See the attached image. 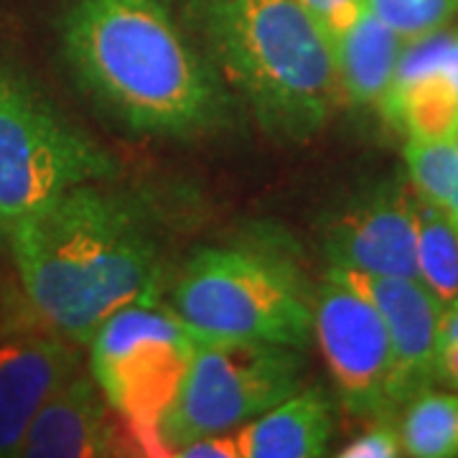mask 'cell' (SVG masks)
<instances>
[{"label":"cell","instance_id":"obj_1","mask_svg":"<svg viewBox=\"0 0 458 458\" xmlns=\"http://www.w3.org/2000/svg\"><path fill=\"white\" fill-rule=\"evenodd\" d=\"M66 64L125 128L199 138L232 120V95L165 0H77L62 23Z\"/></svg>","mask_w":458,"mask_h":458},{"label":"cell","instance_id":"obj_13","mask_svg":"<svg viewBox=\"0 0 458 458\" xmlns=\"http://www.w3.org/2000/svg\"><path fill=\"white\" fill-rule=\"evenodd\" d=\"M334 433V405L324 390H295L237 428L242 458L324 456Z\"/></svg>","mask_w":458,"mask_h":458},{"label":"cell","instance_id":"obj_22","mask_svg":"<svg viewBox=\"0 0 458 458\" xmlns=\"http://www.w3.org/2000/svg\"><path fill=\"white\" fill-rule=\"evenodd\" d=\"M301 3L324 29L328 41L336 38L344 29H349L352 21L361 13V0H301Z\"/></svg>","mask_w":458,"mask_h":458},{"label":"cell","instance_id":"obj_5","mask_svg":"<svg viewBox=\"0 0 458 458\" xmlns=\"http://www.w3.org/2000/svg\"><path fill=\"white\" fill-rule=\"evenodd\" d=\"M89 375L120 415L138 456H165L161 420L191 367L197 339L148 291L107 316L89 339Z\"/></svg>","mask_w":458,"mask_h":458},{"label":"cell","instance_id":"obj_14","mask_svg":"<svg viewBox=\"0 0 458 458\" xmlns=\"http://www.w3.org/2000/svg\"><path fill=\"white\" fill-rule=\"evenodd\" d=\"M403 47L405 41L393 29L361 8L352 26L331 38L344 99L361 107H379L390 92Z\"/></svg>","mask_w":458,"mask_h":458},{"label":"cell","instance_id":"obj_4","mask_svg":"<svg viewBox=\"0 0 458 458\" xmlns=\"http://www.w3.org/2000/svg\"><path fill=\"white\" fill-rule=\"evenodd\" d=\"M168 309L197 342H270L306 349L313 339V306L298 276L252 250H201L176 280Z\"/></svg>","mask_w":458,"mask_h":458},{"label":"cell","instance_id":"obj_9","mask_svg":"<svg viewBox=\"0 0 458 458\" xmlns=\"http://www.w3.org/2000/svg\"><path fill=\"white\" fill-rule=\"evenodd\" d=\"M357 288L382 316L393 344V405H405L438 379V324L443 306L418 278L372 276L328 267Z\"/></svg>","mask_w":458,"mask_h":458},{"label":"cell","instance_id":"obj_2","mask_svg":"<svg viewBox=\"0 0 458 458\" xmlns=\"http://www.w3.org/2000/svg\"><path fill=\"white\" fill-rule=\"evenodd\" d=\"M23 293L38 318L87 344L117 309L150 291L156 240L132 199L82 183L8 225Z\"/></svg>","mask_w":458,"mask_h":458},{"label":"cell","instance_id":"obj_18","mask_svg":"<svg viewBox=\"0 0 458 458\" xmlns=\"http://www.w3.org/2000/svg\"><path fill=\"white\" fill-rule=\"evenodd\" d=\"M412 189L430 204L445 209L458 171V140L454 143H418L408 140L405 146Z\"/></svg>","mask_w":458,"mask_h":458},{"label":"cell","instance_id":"obj_25","mask_svg":"<svg viewBox=\"0 0 458 458\" xmlns=\"http://www.w3.org/2000/svg\"><path fill=\"white\" fill-rule=\"evenodd\" d=\"M445 212H448L451 222H454L458 229V171H456V181H454V189H451V197H448V204H445Z\"/></svg>","mask_w":458,"mask_h":458},{"label":"cell","instance_id":"obj_3","mask_svg":"<svg viewBox=\"0 0 458 458\" xmlns=\"http://www.w3.org/2000/svg\"><path fill=\"white\" fill-rule=\"evenodd\" d=\"M189 16L273 140L306 143L327 128L344 95L331 41L301 0H189Z\"/></svg>","mask_w":458,"mask_h":458},{"label":"cell","instance_id":"obj_7","mask_svg":"<svg viewBox=\"0 0 458 458\" xmlns=\"http://www.w3.org/2000/svg\"><path fill=\"white\" fill-rule=\"evenodd\" d=\"M306 349L270 342H199L176 400L161 420L165 456L247 420L301 390Z\"/></svg>","mask_w":458,"mask_h":458},{"label":"cell","instance_id":"obj_20","mask_svg":"<svg viewBox=\"0 0 458 458\" xmlns=\"http://www.w3.org/2000/svg\"><path fill=\"white\" fill-rule=\"evenodd\" d=\"M403 456V438L400 428H394L390 415L375 418V426L344 445L339 458H397Z\"/></svg>","mask_w":458,"mask_h":458},{"label":"cell","instance_id":"obj_17","mask_svg":"<svg viewBox=\"0 0 458 458\" xmlns=\"http://www.w3.org/2000/svg\"><path fill=\"white\" fill-rule=\"evenodd\" d=\"M400 420L403 454L415 458L458 456V394L430 387L405 403Z\"/></svg>","mask_w":458,"mask_h":458},{"label":"cell","instance_id":"obj_21","mask_svg":"<svg viewBox=\"0 0 458 458\" xmlns=\"http://www.w3.org/2000/svg\"><path fill=\"white\" fill-rule=\"evenodd\" d=\"M438 379L458 393V301L445 306L438 324Z\"/></svg>","mask_w":458,"mask_h":458},{"label":"cell","instance_id":"obj_6","mask_svg":"<svg viewBox=\"0 0 458 458\" xmlns=\"http://www.w3.org/2000/svg\"><path fill=\"white\" fill-rule=\"evenodd\" d=\"M117 161L13 69L0 66V222L8 227L64 191L113 179Z\"/></svg>","mask_w":458,"mask_h":458},{"label":"cell","instance_id":"obj_24","mask_svg":"<svg viewBox=\"0 0 458 458\" xmlns=\"http://www.w3.org/2000/svg\"><path fill=\"white\" fill-rule=\"evenodd\" d=\"M443 72L451 77V82L456 84L458 89V33H454V41H451V49H448V56H445Z\"/></svg>","mask_w":458,"mask_h":458},{"label":"cell","instance_id":"obj_11","mask_svg":"<svg viewBox=\"0 0 458 458\" xmlns=\"http://www.w3.org/2000/svg\"><path fill=\"white\" fill-rule=\"evenodd\" d=\"M138 456L120 415L110 408L92 375H74L36 412L18 448L23 458Z\"/></svg>","mask_w":458,"mask_h":458},{"label":"cell","instance_id":"obj_12","mask_svg":"<svg viewBox=\"0 0 458 458\" xmlns=\"http://www.w3.org/2000/svg\"><path fill=\"white\" fill-rule=\"evenodd\" d=\"M69 339L49 331H21L0 339V456H18L36 412L77 372Z\"/></svg>","mask_w":458,"mask_h":458},{"label":"cell","instance_id":"obj_8","mask_svg":"<svg viewBox=\"0 0 458 458\" xmlns=\"http://www.w3.org/2000/svg\"><path fill=\"white\" fill-rule=\"evenodd\" d=\"M313 336L344 408L372 420L393 412V344L387 327L375 306L331 270L313 303Z\"/></svg>","mask_w":458,"mask_h":458},{"label":"cell","instance_id":"obj_16","mask_svg":"<svg viewBox=\"0 0 458 458\" xmlns=\"http://www.w3.org/2000/svg\"><path fill=\"white\" fill-rule=\"evenodd\" d=\"M418 280L443 309L458 301V229L445 209L415 191Z\"/></svg>","mask_w":458,"mask_h":458},{"label":"cell","instance_id":"obj_15","mask_svg":"<svg viewBox=\"0 0 458 458\" xmlns=\"http://www.w3.org/2000/svg\"><path fill=\"white\" fill-rule=\"evenodd\" d=\"M379 113L418 143L458 140V89L438 69L408 84L393 87L382 99Z\"/></svg>","mask_w":458,"mask_h":458},{"label":"cell","instance_id":"obj_10","mask_svg":"<svg viewBox=\"0 0 458 458\" xmlns=\"http://www.w3.org/2000/svg\"><path fill=\"white\" fill-rule=\"evenodd\" d=\"M415 189L382 186L344 209L327 229L331 267L418 278Z\"/></svg>","mask_w":458,"mask_h":458},{"label":"cell","instance_id":"obj_23","mask_svg":"<svg viewBox=\"0 0 458 458\" xmlns=\"http://www.w3.org/2000/svg\"><path fill=\"white\" fill-rule=\"evenodd\" d=\"M179 458H242L240 456V441H237V428L222 430V433H207L194 441L183 443L174 451Z\"/></svg>","mask_w":458,"mask_h":458},{"label":"cell","instance_id":"obj_19","mask_svg":"<svg viewBox=\"0 0 458 458\" xmlns=\"http://www.w3.org/2000/svg\"><path fill=\"white\" fill-rule=\"evenodd\" d=\"M361 8L408 44L441 31L458 13V0H361Z\"/></svg>","mask_w":458,"mask_h":458}]
</instances>
